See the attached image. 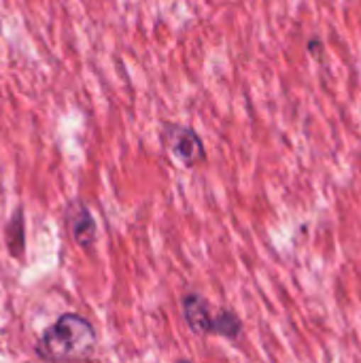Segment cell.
Segmentation results:
<instances>
[{
    "mask_svg": "<svg viewBox=\"0 0 361 363\" xmlns=\"http://www.w3.org/2000/svg\"><path fill=\"white\" fill-rule=\"evenodd\" d=\"M96 349L94 325L79 315L60 317L36 342V355L55 363L83 362Z\"/></svg>",
    "mask_w": 361,
    "mask_h": 363,
    "instance_id": "6da1fadb",
    "label": "cell"
},
{
    "mask_svg": "<svg viewBox=\"0 0 361 363\" xmlns=\"http://www.w3.org/2000/svg\"><path fill=\"white\" fill-rule=\"evenodd\" d=\"M164 145L168 151L183 164V166H198L206 160V149L200 140V136L185 125L179 123H166L162 132Z\"/></svg>",
    "mask_w": 361,
    "mask_h": 363,
    "instance_id": "7a4b0ae2",
    "label": "cell"
},
{
    "mask_svg": "<svg viewBox=\"0 0 361 363\" xmlns=\"http://www.w3.org/2000/svg\"><path fill=\"white\" fill-rule=\"evenodd\" d=\"M183 317L189 325V330L198 336L213 334L215 317L211 315V308L206 300H202L198 294H185L183 298Z\"/></svg>",
    "mask_w": 361,
    "mask_h": 363,
    "instance_id": "3957f363",
    "label": "cell"
},
{
    "mask_svg": "<svg viewBox=\"0 0 361 363\" xmlns=\"http://www.w3.org/2000/svg\"><path fill=\"white\" fill-rule=\"evenodd\" d=\"M66 223H68V230L74 238V242L83 249L91 247L94 240H96V223H94V217L89 215V211L83 206V204H72L66 213Z\"/></svg>",
    "mask_w": 361,
    "mask_h": 363,
    "instance_id": "277c9868",
    "label": "cell"
},
{
    "mask_svg": "<svg viewBox=\"0 0 361 363\" xmlns=\"http://www.w3.org/2000/svg\"><path fill=\"white\" fill-rule=\"evenodd\" d=\"M6 245L15 257H21V253H23V215H21V211H17L15 217L6 225Z\"/></svg>",
    "mask_w": 361,
    "mask_h": 363,
    "instance_id": "5b68a950",
    "label": "cell"
},
{
    "mask_svg": "<svg viewBox=\"0 0 361 363\" xmlns=\"http://www.w3.org/2000/svg\"><path fill=\"white\" fill-rule=\"evenodd\" d=\"M240 319L236 315H232L230 311H221L215 317V325H213V334L217 336H226V338H236L240 334Z\"/></svg>",
    "mask_w": 361,
    "mask_h": 363,
    "instance_id": "8992f818",
    "label": "cell"
},
{
    "mask_svg": "<svg viewBox=\"0 0 361 363\" xmlns=\"http://www.w3.org/2000/svg\"><path fill=\"white\" fill-rule=\"evenodd\" d=\"M179 363H191V362H179Z\"/></svg>",
    "mask_w": 361,
    "mask_h": 363,
    "instance_id": "52a82bcc",
    "label": "cell"
}]
</instances>
